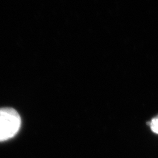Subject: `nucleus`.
I'll return each mask as SVG.
<instances>
[{
    "label": "nucleus",
    "instance_id": "f257e3e1",
    "mask_svg": "<svg viewBox=\"0 0 158 158\" xmlns=\"http://www.w3.org/2000/svg\"><path fill=\"white\" fill-rule=\"evenodd\" d=\"M21 124V117L15 110L0 108V142L6 141L15 135Z\"/></svg>",
    "mask_w": 158,
    "mask_h": 158
},
{
    "label": "nucleus",
    "instance_id": "f03ea898",
    "mask_svg": "<svg viewBox=\"0 0 158 158\" xmlns=\"http://www.w3.org/2000/svg\"><path fill=\"white\" fill-rule=\"evenodd\" d=\"M150 127L154 133L158 134V115L154 117L151 121Z\"/></svg>",
    "mask_w": 158,
    "mask_h": 158
}]
</instances>
